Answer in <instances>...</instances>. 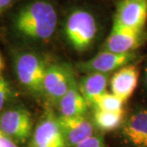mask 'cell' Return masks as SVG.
<instances>
[{
    "mask_svg": "<svg viewBox=\"0 0 147 147\" xmlns=\"http://www.w3.org/2000/svg\"><path fill=\"white\" fill-rule=\"evenodd\" d=\"M124 100L120 97L113 94L112 92H106L99 101L95 105L96 110L110 111V112H123V106L124 104Z\"/></svg>",
    "mask_w": 147,
    "mask_h": 147,
    "instance_id": "cell-16",
    "label": "cell"
},
{
    "mask_svg": "<svg viewBox=\"0 0 147 147\" xmlns=\"http://www.w3.org/2000/svg\"><path fill=\"white\" fill-rule=\"evenodd\" d=\"M0 147H18L17 144L0 130Z\"/></svg>",
    "mask_w": 147,
    "mask_h": 147,
    "instance_id": "cell-19",
    "label": "cell"
},
{
    "mask_svg": "<svg viewBox=\"0 0 147 147\" xmlns=\"http://www.w3.org/2000/svg\"><path fill=\"white\" fill-rule=\"evenodd\" d=\"M135 57L134 53L120 54L104 50L88 61L77 64V68L84 73L110 74L129 65Z\"/></svg>",
    "mask_w": 147,
    "mask_h": 147,
    "instance_id": "cell-7",
    "label": "cell"
},
{
    "mask_svg": "<svg viewBox=\"0 0 147 147\" xmlns=\"http://www.w3.org/2000/svg\"><path fill=\"white\" fill-rule=\"evenodd\" d=\"M66 143L57 119L47 116L38 123L32 134L30 147H65Z\"/></svg>",
    "mask_w": 147,
    "mask_h": 147,
    "instance_id": "cell-9",
    "label": "cell"
},
{
    "mask_svg": "<svg viewBox=\"0 0 147 147\" xmlns=\"http://www.w3.org/2000/svg\"><path fill=\"white\" fill-rule=\"evenodd\" d=\"M144 40V30L130 29L114 21L104 44V50L120 54L133 53Z\"/></svg>",
    "mask_w": 147,
    "mask_h": 147,
    "instance_id": "cell-5",
    "label": "cell"
},
{
    "mask_svg": "<svg viewBox=\"0 0 147 147\" xmlns=\"http://www.w3.org/2000/svg\"><path fill=\"white\" fill-rule=\"evenodd\" d=\"M3 68V59H2L1 56H0V73L2 72Z\"/></svg>",
    "mask_w": 147,
    "mask_h": 147,
    "instance_id": "cell-21",
    "label": "cell"
},
{
    "mask_svg": "<svg viewBox=\"0 0 147 147\" xmlns=\"http://www.w3.org/2000/svg\"><path fill=\"white\" fill-rule=\"evenodd\" d=\"M138 78V69L130 64L116 70L109 83L112 93L126 101L136 89Z\"/></svg>",
    "mask_w": 147,
    "mask_h": 147,
    "instance_id": "cell-11",
    "label": "cell"
},
{
    "mask_svg": "<svg viewBox=\"0 0 147 147\" xmlns=\"http://www.w3.org/2000/svg\"><path fill=\"white\" fill-rule=\"evenodd\" d=\"M75 80L71 69L66 65L54 64L47 66L43 80L42 93L49 100L58 103Z\"/></svg>",
    "mask_w": 147,
    "mask_h": 147,
    "instance_id": "cell-6",
    "label": "cell"
},
{
    "mask_svg": "<svg viewBox=\"0 0 147 147\" xmlns=\"http://www.w3.org/2000/svg\"><path fill=\"white\" fill-rule=\"evenodd\" d=\"M109 74H88L81 79L79 88L88 105H96L106 93Z\"/></svg>",
    "mask_w": 147,
    "mask_h": 147,
    "instance_id": "cell-13",
    "label": "cell"
},
{
    "mask_svg": "<svg viewBox=\"0 0 147 147\" xmlns=\"http://www.w3.org/2000/svg\"><path fill=\"white\" fill-rule=\"evenodd\" d=\"M123 134L135 147H147V110L131 115L123 127Z\"/></svg>",
    "mask_w": 147,
    "mask_h": 147,
    "instance_id": "cell-12",
    "label": "cell"
},
{
    "mask_svg": "<svg viewBox=\"0 0 147 147\" xmlns=\"http://www.w3.org/2000/svg\"><path fill=\"white\" fill-rule=\"evenodd\" d=\"M75 147H105L102 137L99 136H92L88 139L79 144Z\"/></svg>",
    "mask_w": 147,
    "mask_h": 147,
    "instance_id": "cell-18",
    "label": "cell"
},
{
    "mask_svg": "<svg viewBox=\"0 0 147 147\" xmlns=\"http://www.w3.org/2000/svg\"><path fill=\"white\" fill-rule=\"evenodd\" d=\"M123 112H110L96 110L94 113V122L96 127L104 131L115 130L123 123Z\"/></svg>",
    "mask_w": 147,
    "mask_h": 147,
    "instance_id": "cell-15",
    "label": "cell"
},
{
    "mask_svg": "<svg viewBox=\"0 0 147 147\" xmlns=\"http://www.w3.org/2000/svg\"><path fill=\"white\" fill-rule=\"evenodd\" d=\"M97 22L92 12L83 8L71 11L64 24V33L77 51H85L93 43L97 34Z\"/></svg>",
    "mask_w": 147,
    "mask_h": 147,
    "instance_id": "cell-2",
    "label": "cell"
},
{
    "mask_svg": "<svg viewBox=\"0 0 147 147\" xmlns=\"http://www.w3.org/2000/svg\"><path fill=\"white\" fill-rule=\"evenodd\" d=\"M47 66L38 55L25 53L16 60L15 69L19 82L34 94H42Z\"/></svg>",
    "mask_w": 147,
    "mask_h": 147,
    "instance_id": "cell-3",
    "label": "cell"
},
{
    "mask_svg": "<svg viewBox=\"0 0 147 147\" xmlns=\"http://www.w3.org/2000/svg\"><path fill=\"white\" fill-rule=\"evenodd\" d=\"M114 21L130 29L144 30L147 22V0H119Z\"/></svg>",
    "mask_w": 147,
    "mask_h": 147,
    "instance_id": "cell-8",
    "label": "cell"
},
{
    "mask_svg": "<svg viewBox=\"0 0 147 147\" xmlns=\"http://www.w3.org/2000/svg\"><path fill=\"white\" fill-rule=\"evenodd\" d=\"M57 119L68 146H77L93 136L92 124L84 116L65 117L60 115Z\"/></svg>",
    "mask_w": 147,
    "mask_h": 147,
    "instance_id": "cell-10",
    "label": "cell"
},
{
    "mask_svg": "<svg viewBox=\"0 0 147 147\" xmlns=\"http://www.w3.org/2000/svg\"><path fill=\"white\" fill-rule=\"evenodd\" d=\"M57 104L61 115L65 117L84 116L88 106L79 91V84L76 80L71 84L67 92L58 101Z\"/></svg>",
    "mask_w": 147,
    "mask_h": 147,
    "instance_id": "cell-14",
    "label": "cell"
},
{
    "mask_svg": "<svg viewBox=\"0 0 147 147\" xmlns=\"http://www.w3.org/2000/svg\"><path fill=\"white\" fill-rule=\"evenodd\" d=\"M145 84H146V86L147 88V67L146 69V72H145Z\"/></svg>",
    "mask_w": 147,
    "mask_h": 147,
    "instance_id": "cell-22",
    "label": "cell"
},
{
    "mask_svg": "<svg viewBox=\"0 0 147 147\" xmlns=\"http://www.w3.org/2000/svg\"><path fill=\"white\" fill-rule=\"evenodd\" d=\"M33 120L26 109L14 108L0 115V130L16 143H24L31 137Z\"/></svg>",
    "mask_w": 147,
    "mask_h": 147,
    "instance_id": "cell-4",
    "label": "cell"
},
{
    "mask_svg": "<svg viewBox=\"0 0 147 147\" xmlns=\"http://www.w3.org/2000/svg\"><path fill=\"white\" fill-rule=\"evenodd\" d=\"M10 94V85L3 76H0V111L8 100Z\"/></svg>",
    "mask_w": 147,
    "mask_h": 147,
    "instance_id": "cell-17",
    "label": "cell"
},
{
    "mask_svg": "<svg viewBox=\"0 0 147 147\" xmlns=\"http://www.w3.org/2000/svg\"><path fill=\"white\" fill-rule=\"evenodd\" d=\"M13 2L14 0H0V14L8 9L13 3Z\"/></svg>",
    "mask_w": 147,
    "mask_h": 147,
    "instance_id": "cell-20",
    "label": "cell"
},
{
    "mask_svg": "<svg viewBox=\"0 0 147 147\" xmlns=\"http://www.w3.org/2000/svg\"><path fill=\"white\" fill-rule=\"evenodd\" d=\"M14 28L21 35L34 40H47L57 26V12L47 0H34L23 6L13 20Z\"/></svg>",
    "mask_w": 147,
    "mask_h": 147,
    "instance_id": "cell-1",
    "label": "cell"
}]
</instances>
